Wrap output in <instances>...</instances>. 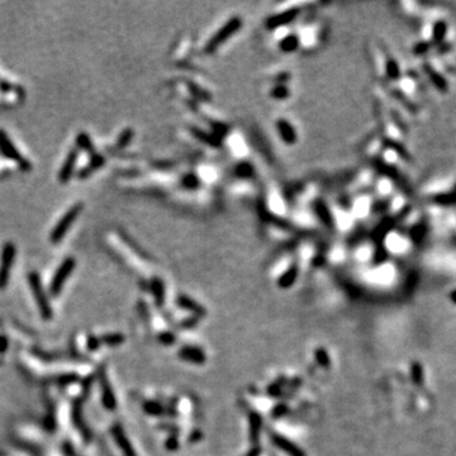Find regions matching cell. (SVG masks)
Segmentation results:
<instances>
[{"instance_id": "obj_1", "label": "cell", "mask_w": 456, "mask_h": 456, "mask_svg": "<svg viewBox=\"0 0 456 456\" xmlns=\"http://www.w3.org/2000/svg\"><path fill=\"white\" fill-rule=\"evenodd\" d=\"M325 32L326 27L323 23L318 20H311V22L304 23L303 27L299 29L298 33H295V36H297L298 43L302 47L316 48L323 41Z\"/></svg>"}, {"instance_id": "obj_2", "label": "cell", "mask_w": 456, "mask_h": 456, "mask_svg": "<svg viewBox=\"0 0 456 456\" xmlns=\"http://www.w3.org/2000/svg\"><path fill=\"white\" fill-rule=\"evenodd\" d=\"M28 281H29V287H31L32 292H33L34 299H36V303L38 306L39 312H41V316L43 320L50 321L52 318V309H51L50 303H48L47 295H46L45 290H43V287H42L41 279H39L38 274L36 271L31 273L28 275Z\"/></svg>"}, {"instance_id": "obj_3", "label": "cell", "mask_w": 456, "mask_h": 456, "mask_svg": "<svg viewBox=\"0 0 456 456\" xmlns=\"http://www.w3.org/2000/svg\"><path fill=\"white\" fill-rule=\"evenodd\" d=\"M83 208V203H78L75 204V206L71 207V208L65 213L64 217L57 222V225L55 226V228H53L52 232H51L50 239L52 241V243H59V242L64 238L65 234L69 231V228L73 226V223L75 222L76 218H78L79 215L81 213Z\"/></svg>"}, {"instance_id": "obj_4", "label": "cell", "mask_w": 456, "mask_h": 456, "mask_svg": "<svg viewBox=\"0 0 456 456\" xmlns=\"http://www.w3.org/2000/svg\"><path fill=\"white\" fill-rule=\"evenodd\" d=\"M0 152L3 153L5 157L13 160L14 162H17L19 165L20 169H23L24 171L32 169L31 162L28 161L25 157H23L22 153L17 150V147L13 145V142L8 138L5 132L3 129H0Z\"/></svg>"}, {"instance_id": "obj_5", "label": "cell", "mask_w": 456, "mask_h": 456, "mask_svg": "<svg viewBox=\"0 0 456 456\" xmlns=\"http://www.w3.org/2000/svg\"><path fill=\"white\" fill-rule=\"evenodd\" d=\"M75 265L76 261L74 257H67V259H65L64 261H62V264L60 265V267L57 269V271H56L55 276H53L50 285V293L53 297H57V295L60 294V292H61L62 288H64L65 281L67 280V278L71 275V273H73L74 269H75Z\"/></svg>"}, {"instance_id": "obj_6", "label": "cell", "mask_w": 456, "mask_h": 456, "mask_svg": "<svg viewBox=\"0 0 456 456\" xmlns=\"http://www.w3.org/2000/svg\"><path fill=\"white\" fill-rule=\"evenodd\" d=\"M14 259H15V246L13 245V242H6L1 250V260H0V289H4L8 284Z\"/></svg>"}, {"instance_id": "obj_7", "label": "cell", "mask_w": 456, "mask_h": 456, "mask_svg": "<svg viewBox=\"0 0 456 456\" xmlns=\"http://www.w3.org/2000/svg\"><path fill=\"white\" fill-rule=\"evenodd\" d=\"M78 150L76 148H73V150H70L69 155L65 159L64 165H62L61 170H60L59 173V180L61 181L62 184L67 183V181L71 179L74 174V169H75L76 161H78Z\"/></svg>"}, {"instance_id": "obj_8", "label": "cell", "mask_w": 456, "mask_h": 456, "mask_svg": "<svg viewBox=\"0 0 456 456\" xmlns=\"http://www.w3.org/2000/svg\"><path fill=\"white\" fill-rule=\"evenodd\" d=\"M102 395H103V397H102V402H103L106 408H115V398H114L113 390H112V387L109 385L108 380H107L104 374H102Z\"/></svg>"}, {"instance_id": "obj_9", "label": "cell", "mask_w": 456, "mask_h": 456, "mask_svg": "<svg viewBox=\"0 0 456 456\" xmlns=\"http://www.w3.org/2000/svg\"><path fill=\"white\" fill-rule=\"evenodd\" d=\"M112 432H113L114 439H115L117 444L119 445V448L122 449V451L124 453V455L125 456H134L133 449H132V446L129 445V443H128V440H127V437H125L124 432H123V430L120 429L119 426H114L113 430H112Z\"/></svg>"}, {"instance_id": "obj_10", "label": "cell", "mask_w": 456, "mask_h": 456, "mask_svg": "<svg viewBox=\"0 0 456 456\" xmlns=\"http://www.w3.org/2000/svg\"><path fill=\"white\" fill-rule=\"evenodd\" d=\"M276 128H278V131H279V133H280V136L283 137L285 141H289L288 143H294V142H293V136H294V138H295V129H293V127L289 124L288 120H285V119L278 120Z\"/></svg>"}, {"instance_id": "obj_11", "label": "cell", "mask_w": 456, "mask_h": 456, "mask_svg": "<svg viewBox=\"0 0 456 456\" xmlns=\"http://www.w3.org/2000/svg\"><path fill=\"white\" fill-rule=\"evenodd\" d=\"M104 161H106V160H104L103 156L97 155V153H95V155H93L92 162H90V164L88 165V166L85 167V169H84L80 174H79V176H80V178H87V176L90 175L93 171H95L97 169H99V167L103 166Z\"/></svg>"}, {"instance_id": "obj_12", "label": "cell", "mask_w": 456, "mask_h": 456, "mask_svg": "<svg viewBox=\"0 0 456 456\" xmlns=\"http://www.w3.org/2000/svg\"><path fill=\"white\" fill-rule=\"evenodd\" d=\"M76 143H78L79 148H81V150H84V151H87V152H89V153H93V155H95L93 142L87 133H84V132L79 133L78 137H76Z\"/></svg>"}, {"instance_id": "obj_13", "label": "cell", "mask_w": 456, "mask_h": 456, "mask_svg": "<svg viewBox=\"0 0 456 456\" xmlns=\"http://www.w3.org/2000/svg\"><path fill=\"white\" fill-rule=\"evenodd\" d=\"M412 380L415 381L416 385H422L423 383V369L420 362H413L411 369Z\"/></svg>"}, {"instance_id": "obj_14", "label": "cell", "mask_w": 456, "mask_h": 456, "mask_svg": "<svg viewBox=\"0 0 456 456\" xmlns=\"http://www.w3.org/2000/svg\"><path fill=\"white\" fill-rule=\"evenodd\" d=\"M132 138H133V129H131V128H127V129H124V131L120 133V136L118 137L117 147L118 148L125 147V146L131 142Z\"/></svg>"}, {"instance_id": "obj_15", "label": "cell", "mask_w": 456, "mask_h": 456, "mask_svg": "<svg viewBox=\"0 0 456 456\" xmlns=\"http://www.w3.org/2000/svg\"><path fill=\"white\" fill-rule=\"evenodd\" d=\"M101 341L104 342V343L108 346H118V345H120L123 341H124V337L119 334L106 335V336L102 337Z\"/></svg>"}, {"instance_id": "obj_16", "label": "cell", "mask_w": 456, "mask_h": 456, "mask_svg": "<svg viewBox=\"0 0 456 456\" xmlns=\"http://www.w3.org/2000/svg\"><path fill=\"white\" fill-rule=\"evenodd\" d=\"M446 34V24L444 22H439L434 27V41L441 42Z\"/></svg>"}, {"instance_id": "obj_17", "label": "cell", "mask_w": 456, "mask_h": 456, "mask_svg": "<svg viewBox=\"0 0 456 456\" xmlns=\"http://www.w3.org/2000/svg\"><path fill=\"white\" fill-rule=\"evenodd\" d=\"M427 70H429L430 78L432 79V81H434V84L437 88H440L441 90H445V88L448 89V85H446V83L444 81V79L441 78L439 74H436V71H434V70H430V69H427Z\"/></svg>"}, {"instance_id": "obj_18", "label": "cell", "mask_w": 456, "mask_h": 456, "mask_svg": "<svg viewBox=\"0 0 456 456\" xmlns=\"http://www.w3.org/2000/svg\"><path fill=\"white\" fill-rule=\"evenodd\" d=\"M99 343H101V341H99V340H98L97 337H94V336L90 337L89 341H88V346H89L90 350H95V348H98Z\"/></svg>"}, {"instance_id": "obj_19", "label": "cell", "mask_w": 456, "mask_h": 456, "mask_svg": "<svg viewBox=\"0 0 456 456\" xmlns=\"http://www.w3.org/2000/svg\"><path fill=\"white\" fill-rule=\"evenodd\" d=\"M6 348H8V339L4 336H0V352H4Z\"/></svg>"}, {"instance_id": "obj_20", "label": "cell", "mask_w": 456, "mask_h": 456, "mask_svg": "<svg viewBox=\"0 0 456 456\" xmlns=\"http://www.w3.org/2000/svg\"><path fill=\"white\" fill-rule=\"evenodd\" d=\"M450 297H451V301H453L454 303L456 304V290H454V292L451 293V295H450Z\"/></svg>"}]
</instances>
